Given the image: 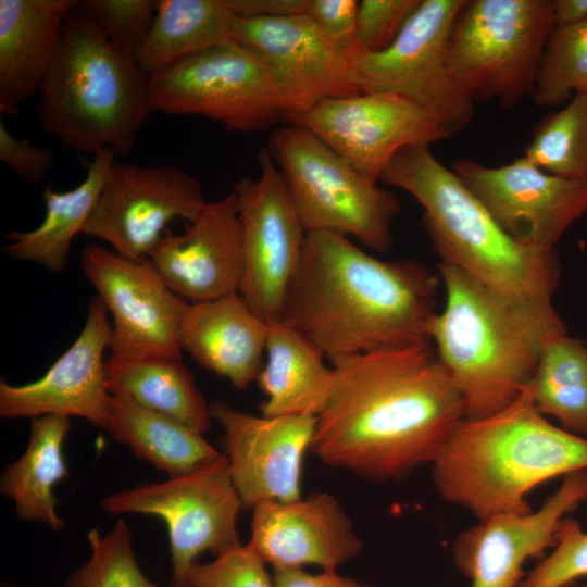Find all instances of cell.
Returning <instances> with one entry per match:
<instances>
[{
    "label": "cell",
    "instance_id": "obj_1",
    "mask_svg": "<svg viewBox=\"0 0 587 587\" xmlns=\"http://www.w3.org/2000/svg\"><path fill=\"white\" fill-rule=\"evenodd\" d=\"M334 384L311 451L326 465L375 482L433 463L464 419L462 399L432 341L332 364Z\"/></svg>",
    "mask_w": 587,
    "mask_h": 587
},
{
    "label": "cell",
    "instance_id": "obj_2",
    "mask_svg": "<svg viewBox=\"0 0 587 587\" xmlns=\"http://www.w3.org/2000/svg\"><path fill=\"white\" fill-rule=\"evenodd\" d=\"M439 278L420 262L383 261L348 237L308 233L282 321L332 364L425 341Z\"/></svg>",
    "mask_w": 587,
    "mask_h": 587
},
{
    "label": "cell",
    "instance_id": "obj_3",
    "mask_svg": "<svg viewBox=\"0 0 587 587\" xmlns=\"http://www.w3.org/2000/svg\"><path fill=\"white\" fill-rule=\"evenodd\" d=\"M446 303L428 337L459 392L464 419L489 416L527 388L546 342L567 333L552 303L512 300L438 264Z\"/></svg>",
    "mask_w": 587,
    "mask_h": 587
},
{
    "label": "cell",
    "instance_id": "obj_4",
    "mask_svg": "<svg viewBox=\"0 0 587 587\" xmlns=\"http://www.w3.org/2000/svg\"><path fill=\"white\" fill-rule=\"evenodd\" d=\"M578 471H587V438L550 423L528 386L499 412L461 420L432 463L438 495L478 520L532 512L528 494Z\"/></svg>",
    "mask_w": 587,
    "mask_h": 587
},
{
    "label": "cell",
    "instance_id": "obj_5",
    "mask_svg": "<svg viewBox=\"0 0 587 587\" xmlns=\"http://www.w3.org/2000/svg\"><path fill=\"white\" fill-rule=\"evenodd\" d=\"M380 180L409 192L424 210V226L440 263L452 265L502 297L551 303L560 279L554 250L509 235L483 202L427 145L400 149Z\"/></svg>",
    "mask_w": 587,
    "mask_h": 587
},
{
    "label": "cell",
    "instance_id": "obj_6",
    "mask_svg": "<svg viewBox=\"0 0 587 587\" xmlns=\"http://www.w3.org/2000/svg\"><path fill=\"white\" fill-rule=\"evenodd\" d=\"M37 118L63 147L83 154L132 153L152 113L148 75L114 50L75 9L59 57L38 91Z\"/></svg>",
    "mask_w": 587,
    "mask_h": 587
},
{
    "label": "cell",
    "instance_id": "obj_7",
    "mask_svg": "<svg viewBox=\"0 0 587 587\" xmlns=\"http://www.w3.org/2000/svg\"><path fill=\"white\" fill-rule=\"evenodd\" d=\"M148 79L152 112L202 116L238 133L264 130L320 99L233 39Z\"/></svg>",
    "mask_w": 587,
    "mask_h": 587
},
{
    "label": "cell",
    "instance_id": "obj_8",
    "mask_svg": "<svg viewBox=\"0 0 587 587\" xmlns=\"http://www.w3.org/2000/svg\"><path fill=\"white\" fill-rule=\"evenodd\" d=\"M554 27L553 0H466L447 45L451 77L473 102L513 109L533 95Z\"/></svg>",
    "mask_w": 587,
    "mask_h": 587
},
{
    "label": "cell",
    "instance_id": "obj_9",
    "mask_svg": "<svg viewBox=\"0 0 587 587\" xmlns=\"http://www.w3.org/2000/svg\"><path fill=\"white\" fill-rule=\"evenodd\" d=\"M270 151L307 233H335L379 252L389 249L391 224L400 212L392 191L379 188L301 126L276 129Z\"/></svg>",
    "mask_w": 587,
    "mask_h": 587
},
{
    "label": "cell",
    "instance_id": "obj_10",
    "mask_svg": "<svg viewBox=\"0 0 587 587\" xmlns=\"http://www.w3.org/2000/svg\"><path fill=\"white\" fill-rule=\"evenodd\" d=\"M100 505L111 515L146 514L163 520L172 582L183 583L202 552L218 555L241 545L237 519L243 505L224 453L187 474L108 495Z\"/></svg>",
    "mask_w": 587,
    "mask_h": 587
},
{
    "label": "cell",
    "instance_id": "obj_11",
    "mask_svg": "<svg viewBox=\"0 0 587 587\" xmlns=\"http://www.w3.org/2000/svg\"><path fill=\"white\" fill-rule=\"evenodd\" d=\"M466 0H421L394 42L352 60V84L360 92L403 97L452 129L473 118L474 102L457 86L447 65L452 26Z\"/></svg>",
    "mask_w": 587,
    "mask_h": 587
},
{
    "label": "cell",
    "instance_id": "obj_12",
    "mask_svg": "<svg viewBox=\"0 0 587 587\" xmlns=\"http://www.w3.org/2000/svg\"><path fill=\"white\" fill-rule=\"evenodd\" d=\"M258 161L259 177H242L232 189L242 229L238 294L252 312L272 325L283 319L308 233L270 149H262Z\"/></svg>",
    "mask_w": 587,
    "mask_h": 587
},
{
    "label": "cell",
    "instance_id": "obj_13",
    "mask_svg": "<svg viewBox=\"0 0 587 587\" xmlns=\"http://www.w3.org/2000/svg\"><path fill=\"white\" fill-rule=\"evenodd\" d=\"M288 121L313 133L374 183L403 147L429 146L455 134L416 103L387 92L325 97Z\"/></svg>",
    "mask_w": 587,
    "mask_h": 587
},
{
    "label": "cell",
    "instance_id": "obj_14",
    "mask_svg": "<svg viewBox=\"0 0 587 587\" xmlns=\"http://www.w3.org/2000/svg\"><path fill=\"white\" fill-rule=\"evenodd\" d=\"M80 264L113 319L110 358L182 360L180 323L188 302L149 259L132 260L93 242L83 250Z\"/></svg>",
    "mask_w": 587,
    "mask_h": 587
},
{
    "label": "cell",
    "instance_id": "obj_15",
    "mask_svg": "<svg viewBox=\"0 0 587 587\" xmlns=\"http://www.w3.org/2000/svg\"><path fill=\"white\" fill-rule=\"evenodd\" d=\"M205 203L200 180L177 166L115 161L83 234L125 258L143 260L170 223L192 222Z\"/></svg>",
    "mask_w": 587,
    "mask_h": 587
},
{
    "label": "cell",
    "instance_id": "obj_16",
    "mask_svg": "<svg viewBox=\"0 0 587 587\" xmlns=\"http://www.w3.org/2000/svg\"><path fill=\"white\" fill-rule=\"evenodd\" d=\"M452 171L509 235L538 249L554 250L587 212V179L548 174L524 157L499 167L460 159Z\"/></svg>",
    "mask_w": 587,
    "mask_h": 587
},
{
    "label": "cell",
    "instance_id": "obj_17",
    "mask_svg": "<svg viewBox=\"0 0 587 587\" xmlns=\"http://www.w3.org/2000/svg\"><path fill=\"white\" fill-rule=\"evenodd\" d=\"M210 409L223 429L224 454L243 508L301 499L302 462L316 416H255L222 400L213 401Z\"/></svg>",
    "mask_w": 587,
    "mask_h": 587
},
{
    "label": "cell",
    "instance_id": "obj_18",
    "mask_svg": "<svg viewBox=\"0 0 587 587\" xmlns=\"http://www.w3.org/2000/svg\"><path fill=\"white\" fill-rule=\"evenodd\" d=\"M586 501L587 471L571 473L538 510L495 514L461 532L453 561L472 587H520L524 564L553 548L560 522Z\"/></svg>",
    "mask_w": 587,
    "mask_h": 587
},
{
    "label": "cell",
    "instance_id": "obj_19",
    "mask_svg": "<svg viewBox=\"0 0 587 587\" xmlns=\"http://www.w3.org/2000/svg\"><path fill=\"white\" fill-rule=\"evenodd\" d=\"M111 327L105 305L93 297L79 335L43 376L23 385L0 382V416H77L104 429L111 398L104 352Z\"/></svg>",
    "mask_w": 587,
    "mask_h": 587
},
{
    "label": "cell",
    "instance_id": "obj_20",
    "mask_svg": "<svg viewBox=\"0 0 587 587\" xmlns=\"http://www.w3.org/2000/svg\"><path fill=\"white\" fill-rule=\"evenodd\" d=\"M148 259L171 290L189 303L238 292L243 247L235 193L207 202L183 234L166 230Z\"/></svg>",
    "mask_w": 587,
    "mask_h": 587
},
{
    "label": "cell",
    "instance_id": "obj_21",
    "mask_svg": "<svg viewBox=\"0 0 587 587\" xmlns=\"http://www.w3.org/2000/svg\"><path fill=\"white\" fill-rule=\"evenodd\" d=\"M247 546L273 567L310 564L337 571L359 554L362 541L336 497L312 492L297 501L255 505Z\"/></svg>",
    "mask_w": 587,
    "mask_h": 587
},
{
    "label": "cell",
    "instance_id": "obj_22",
    "mask_svg": "<svg viewBox=\"0 0 587 587\" xmlns=\"http://www.w3.org/2000/svg\"><path fill=\"white\" fill-rule=\"evenodd\" d=\"M232 39L320 99L360 93L351 60L304 13L237 17Z\"/></svg>",
    "mask_w": 587,
    "mask_h": 587
},
{
    "label": "cell",
    "instance_id": "obj_23",
    "mask_svg": "<svg viewBox=\"0 0 587 587\" xmlns=\"http://www.w3.org/2000/svg\"><path fill=\"white\" fill-rule=\"evenodd\" d=\"M76 0H0V113L17 115L55 63Z\"/></svg>",
    "mask_w": 587,
    "mask_h": 587
},
{
    "label": "cell",
    "instance_id": "obj_24",
    "mask_svg": "<svg viewBox=\"0 0 587 587\" xmlns=\"http://www.w3.org/2000/svg\"><path fill=\"white\" fill-rule=\"evenodd\" d=\"M268 325L238 292L187 303L179 341L199 365L245 390L255 382L265 353Z\"/></svg>",
    "mask_w": 587,
    "mask_h": 587
},
{
    "label": "cell",
    "instance_id": "obj_25",
    "mask_svg": "<svg viewBox=\"0 0 587 587\" xmlns=\"http://www.w3.org/2000/svg\"><path fill=\"white\" fill-rule=\"evenodd\" d=\"M115 159L111 149L97 152L84 180L71 190L58 191L47 184L41 191L43 221L32 230L7 233L9 243L2 247L3 251L12 259L62 273L67 266L72 241L91 217Z\"/></svg>",
    "mask_w": 587,
    "mask_h": 587
},
{
    "label": "cell",
    "instance_id": "obj_26",
    "mask_svg": "<svg viewBox=\"0 0 587 587\" xmlns=\"http://www.w3.org/2000/svg\"><path fill=\"white\" fill-rule=\"evenodd\" d=\"M266 363L257 384L266 396L262 415H319L334 384V370L301 334L280 321L268 325Z\"/></svg>",
    "mask_w": 587,
    "mask_h": 587
},
{
    "label": "cell",
    "instance_id": "obj_27",
    "mask_svg": "<svg viewBox=\"0 0 587 587\" xmlns=\"http://www.w3.org/2000/svg\"><path fill=\"white\" fill-rule=\"evenodd\" d=\"M70 429L68 416L32 419L24 452L5 466L0 476V492L13 501L17 517L42 523L52 532L65 526L57 512L53 488L68 477L63 445Z\"/></svg>",
    "mask_w": 587,
    "mask_h": 587
},
{
    "label": "cell",
    "instance_id": "obj_28",
    "mask_svg": "<svg viewBox=\"0 0 587 587\" xmlns=\"http://www.w3.org/2000/svg\"><path fill=\"white\" fill-rule=\"evenodd\" d=\"M104 429L170 477L187 474L222 454L203 434L123 396L111 395Z\"/></svg>",
    "mask_w": 587,
    "mask_h": 587
},
{
    "label": "cell",
    "instance_id": "obj_29",
    "mask_svg": "<svg viewBox=\"0 0 587 587\" xmlns=\"http://www.w3.org/2000/svg\"><path fill=\"white\" fill-rule=\"evenodd\" d=\"M105 374L111 395L126 397L198 433L209 430L212 421L210 404L182 360L110 358L105 362Z\"/></svg>",
    "mask_w": 587,
    "mask_h": 587
},
{
    "label": "cell",
    "instance_id": "obj_30",
    "mask_svg": "<svg viewBox=\"0 0 587 587\" xmlns=\"http://www.w3.org/2000/svg\"><path fill=\"white\" fill-rule=\"evenodd\" d=\"M236 18L227 0H159L135 60L147 75L155 73L230 40Z\"/></svg>",
    "mask_w": 587,
    "mask_h": 587
},
{
    "label": "cell",
    "instance_id": "obj_31",
    "mask_svg": "<svg viewBox=\"0 0 587 587\" xmlns=\"http://www.w3.org/2000/svg\"><path fill=\"white\" fill-rule=\"evenodd\" d=\"M536 409L587 438V345L567 333L549 339L528 385Z\"/></svg>",
    "mask_w": 587,
    "mask_h": 587
},
{
    "label": "cell",
    "instance_id": "obj_32",
    "mask_svg": "<svg viewBox=\"0 0 587 587\" xmlns=\"http://www.w3.org/2000/svg\"><path fill=\"white\" fill-rule=\"evenodd\" d=\"M523 157L548 174L587 179V91L539 122Z\"/></svg>",
    "mask_w": 587,
    "mask_h": 587
},
{
    "label": "cell",
    "instance_id": "obj_33",
    "mask_svg": "<svg viewBox=\"0 0 587 587\" xmlns=\"http://www.w3.org/2000/svg\"><path fill=\"white\" fill-rule=\"evenodd\" d=\"M587 91V20L566 27H554L538 70L534 102L555 107L574 95Z\"/></svg>",
    "mask_w": 587,
    "mask_h": 587
},
{
    "label": "cell",
    "instance_id": "obj_34",
    "mask_svg": "<svg viewBox=\"0 0 587 587\" xmlns=\"http://www.w3.org/2000/svg\"><path fill=\"white\" fill-rule=\"evenodd\" d=\"M132 538L122 519L105 534L90 529V555L68 575L63 587H159L140 569Z\"/></svg>",
    "mask_w": 587,
    "mask_h": 587
},
{
    "label": "cell",
    "instance_id": "obj_35",
    "mask_svg": "<svg viewBox=\"0 0 587 587\" xmlns=\"http://www.w3.org/2000/svg\"><path fill=\"white\" fill-rule=\"evenodd\" d=\"M159 0H76V11L117 52L134 58L153 22Z\"/></svg>",
    "mask_w": 587,
    "mask_h": 587
},
{
    "label": "cell",
    "instance_id": "obj_36",
    "mask_svg": "<svg viewBox=\"0 0 587 587\" xmlns=\"http://www.w3.org/2000/svg\"><path fill=\"white\" fill-rule=\"evenodd\" d=\"M587 577V532L565 516L548 555L522 579L520 587H562Z\"/></svg>",
    "mask_w": 587,
    "mask_h": 587
},
{
    "label": "cell",
    "instance_id": "obj_37",
    "mask_svg": "<svg viewBox=\"0 0 587 587\" xmlns=\"http://www.w3.org/2000/svg\"><path fill=\"white\" fill-rule=\"evenodd\" d=\"M265 564L247 545H239L211 562L192 563L183 583L191 587H274Z\"/></svg>",
    "mask_w": 587,
    "mask_h": 587
},
{
    "label": "cell",
    "instance_id": "obj_38",
    "mask_svg": "<svg viewBox=\"0 0 587 587\" xmlns=\"http://www.w3.org/2000/svg\"><path fill=\"white\" fill-rule=\"evenodd\" d=\"M421 0H362L357 12L361 52H379L397 38Z\"/></svg>",
    "mask_w": 587,
    "mask_h": 587
},
{
    "label": "cell",
    "instance_id": "obj_39",
    "mask_svg": "<svg viewBox=\"0 0 587 587\" xmlns=\"http://www.w3.org/2000/svg\"><path fill=\"white\" fill-rule=\"evenodd\" d=\"M355 0H308V15L326 37L352 62L360 53L357 39Z\"/></svg>",
    "mask_w": 587,
    "mask_h": 587
},
{
    "label": "cell",
    "instance_id": "obj_40",
    "mask_svg": "<svg viewBox=\"0 0 587 587\" xmlns=\"http://www.w3.org/2000/svg\"><path fill=\"white\" fill-rule=\"evenodd\" d=\"M0 160L26 184L42 182L54 164V154L47 147L27 139H17L0 120Z\"/></svg>",
    "mask_w": 587,
    "mask_h": 587
},
{
    "label": "cell",
    "instance_id": "obj_41",
    "mask_svg": "<svg viewBox=\"0 0 587 587\" xmlns=\"http://www.w3.org/2000/svg\"><path fill=\"white\" fill-rule=\"evenodd\" d=\"M272 578L274 587H374L337 571L311 574L303 569L273 567Z\"/></svg>",
    "mask_w": 587,
    "mask_h": 587
},
{
    "label": "cell",
    "instance_id": "obj_42",
    "mask_svg": "<svg viewBox=\"0 0 587 587\" xmlns=\"http://www.w3.org/2000/svg\"><path fill=\"white\" fill-rule=\"evenodd\" d=\"M236 17L279 16L304 13L308 0H227Z\"/></svg>",
    "mask_w": 587,
    "mask_h": 587
},
{
    "label": "cell",
    "instance_id": "obj_43",
    "mask_svg": "<svg viewBox=\"0 0 587 587\" xmlns=\"http://www.w3.org/2000/svg\"><path fill=\"white\" fill-rule=\"evenodd\" d=\"M587 20V0H553L555 27H566Z\"/></svg>",
    "mask_w": 587,
    "mask_h": 587
},
{
    "label": "cell",
    "instance_id": "obj_44",
    "mask_svg": "<svg viewBox=\"0 0 587 587\" xmlns=\"http://www.w3.org/2000/svg\"><path fill=\"white\" fill-rule=\"evenodd\" d=\"M562 587H587V583L574 582Z\"/></svg>",
    "mask_w": 587,
    "mask_h": 587
},
{
    "label": "cell",
    "instance_id": "obj_45",
    "mask_svg": "<svg viewBox=\"0 0 587 587\" xmlns=\"http://www.w3.org/2000/svg\"><path fill=\"white\" fill-rule=\"evenodd\" d=\"M167 587H191V586L188 585L187 583L171 582L170 586Z\"/></svg>",
    "mask_w": 587,
    "mask_h": 587
},
{
    "label": "cell",
    "instance_id": "obj_46",
    "mask_svg": "<svg viewBox=\"0 0 587 587\" xmlns=\"http://www.w3.org/2000/svg\"><path fill=\"white\" fill-rule=\"evenodd\" d=\"M1 587H14L12 584H2Z\"/></svg>",
    "mask_w": 587,
    "mask_h": 587
}]
</instances>
